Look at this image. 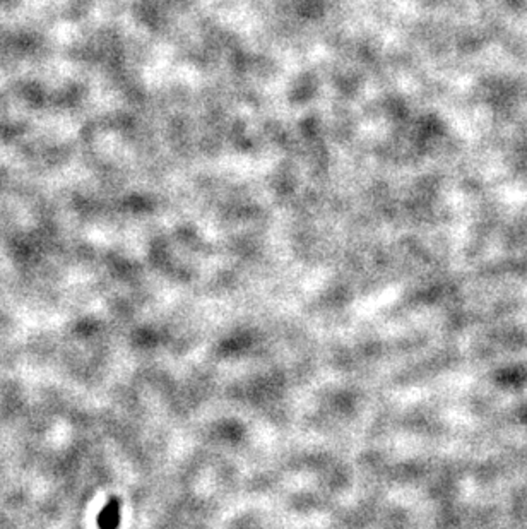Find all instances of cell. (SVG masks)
Returning <instances> with one entry per match:
<instances>
[{"instance_id": "6da1fadb", "label": "cell", "mask_w": 527, "mask_h": 529, "mask_svg": "<svg viewBox=\"0 0 527 529\" xmlns=\"http://www.w3.org/2000/svg\"><path fill=\"white\" fill-rule=\"evenodd\" d=\"M98 524L103 529H115L118 524V505L117 502H110V505H107V509L100 516Z\"/></svg>"}]
</instances>
